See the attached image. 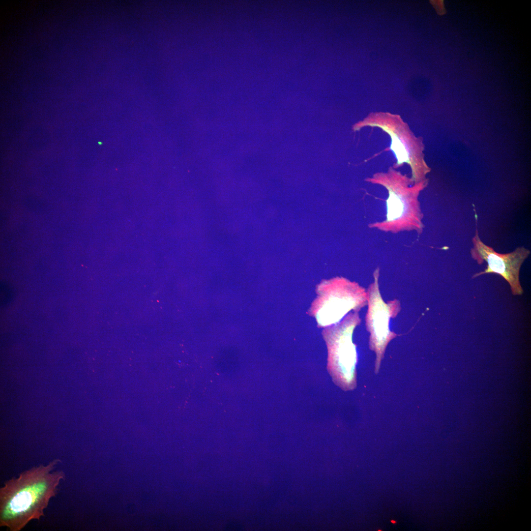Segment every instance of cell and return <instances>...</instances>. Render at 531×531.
<instances>
[{
	"label": "cell",
	"mask_w": 531,
	"mask_h": 531,
	"mask_svg": "<svg viewBox=\"0 0 531 531\" xmlns=\"http://www.w3.org/2000/svg\"><path fill=\"white\" fill-rule=\"evenodd\" d=\"M61 460L56 458L21 472L0 488V527L20 531L30 521L39 520L58 487L66 478L62 471H53Z\"/></svg>",
	"instance_id": "cell-1"
},
{
	"label": "cell",
	"mask_w": 531,
	"mask_h": 531,
	"mask_svg": "<svg viewBox=\"0 0 531 531\" xmlns=\"http://www.w3.org/2000/svg\"><path fill=\"white\" fill-rule=\"evenodd\" d=\"M360 320L357 312L351 313L344 320L323 331L328 349L327 369L334 382L344 390L356 385L357 354L352 342L353 332Z\"/></svg>",
	"instance_id": "cell-2"
},
{
	"label": "cell",
	"mask_w": 531,
	"mask_h": 531,
	"mask_svg": "<svg viewBox=\"0 0 531 531\" xmlns=\"http://www.w3.org/2000/svg\"><path fill=\"white\" fill-rule=\"evenodd\" d=\"M316 291L310 311L322 327L336 324L351 310L357 311L365 306L368 299L363 288L343 278L324 281Z\"/></svg>",
	"instance_id": "cell-3"
},
{
	"label": "cell",
	"mask_w": 531,
	"mask_h": 531,
	"mask_svg": "<svg viewBox=\"0 0 531 531\" xmlns=\"http://www.w3.org/2000/svg\"><path fill=\"white\" fill-rule=\"evenodd\" d=\"M365 126L379 127L390 135L391 148L397 159V164H409L412 171V180L415 183L425 180L430 171L424 161L421 141L412 133L407 124L397 115L389 113H372L363 120L353 125L354 131Z\"/></svg>",
	"instance_id": "cell-4"
},
{
	"label": "cell",
	"mask_w": 531,
	"mask_h": 531,
	"mask_svg": "<svg viewBox=\"0 0 531 531\" xmlns=\"http://www.w3.org/2000/svg\"><path fill=\"white\" fill-rule=\"evenodd\" d=\"M472 242L473 246L470 251L472 258L478 265L482 264L484 261L487 263L486 268L473 274L472 278L487 273L499 274L508 283L513 295H522L524 291L519 280L520 270L530 254V250L522 246L508 253H497L480 239L477 228Z\"/></svg>",
	"instance_id": "cell-5"
},
{
	"label": "cell",
	"mask_w": 531,
	"mask_h": 531,
	"mask_svg": "<svg viewBox=\"0 0 531 531\" xmlns=\"http://www.w3.org/2000/svg\"><path fill=\"white\" fill-rule=\"evenodd\" d=\"M375 281L369 288L368 292V310L366 315V327L370 332L369 346L375 351L376 359L375 372L379 371L381 361L388 343L396 336L390 331L389 322L399 311L400 304L395 300L385 303L382 298L378 284V274L375 273Z\"/></svg>",
	"instance_id": "cell-6"
}]
</instances>
